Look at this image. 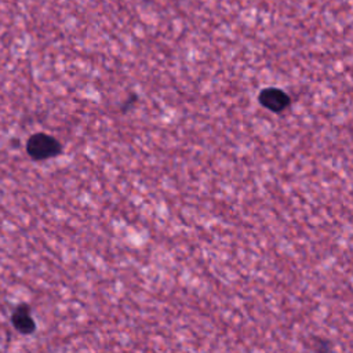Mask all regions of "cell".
Listing matches in <instances>:
<instances>
[{
	"label": "cell",
	"mask_w": 353,
	"mask_h": 353,
	"mask_svg": "<svg viewBox=\"0 0 353 353\" xmlns=\"http://www.w3.org/2000/svg\"><path fill=\"white\" fill-rule=\"evenodd\" d=\"M26 152L33 160H47L58 156L62 152V145L52 135L37 132L28 139Z\"/></svg>",
	"instance_id": "cell-1"
},
{
	"label": "cell",
	"mask_w": 353,
	"mask_h": 353,
	"mask_svg": "<svg viewBox=\"0 0 353 353\" xmlns=\"http://www.w3.org/2000/svg\"><path fill=\"white\" fill-rule=\"evenodd\" d=\"M258 102L262 108L273 113H283L291 105V97L279 87L262 88L258 94Z\"/></svg>",
	"instance_id": "cell-2"
},
{
	"label": "cell",
	"mask_w": 353,
	"mask_h": 353,
	"mask_svg": "<svg viewBox=\"0 0 353 353\" xmlns=\"http://www.w3.org/2000/svg\"><path fill=\"white\" fill-rule=\"evenodd\" d=\"M12 325L22 334H32L36 330V323L30 314V307L28 305L18 306L12 313Z\"/></svg>",
	"instance_id": "cell-3"
},
{
	"label": "cell",
	"mask_w": 353,
	"mask_h": 353,
	"mask_svg": "<svg viewBox=\"0 0 353 353\" xmlns=\"http://www.w3.org/2000/svg\"><path fill=\"white\" fill-rule=\"evenodd\" d=\"M135 101H137V95L134 94V95H131V97L128 98V101H127V102H125V103L121 106L123 112H125V110H127V109H128V108H130V106H131V105H132Z\"/></svg>",
	"instance_id": "cell-4"
}]
</instances>
